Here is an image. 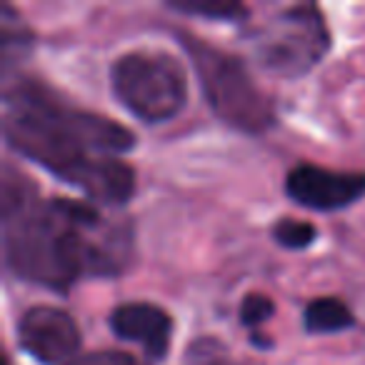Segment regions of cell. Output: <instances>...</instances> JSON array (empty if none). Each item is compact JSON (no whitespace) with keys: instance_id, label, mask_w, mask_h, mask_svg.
I'll return each instance as SVG.
<instances>
[{"instance_id":"obj_1","label":"cell","mask_w":365,"mask_h":365,"mask_svg":"<svg viewBox=\"0 0 365 365\" xmlns=\"http://www.w3.org/2000/svg\"><path fill=\"white\" fill-rule=\"evenodd\" d=\"M3 258L16 278L68 293L83 278H113L133 258V230L91 200H41L26 178L3 175Z\"/></svg>"},{"instance_id":"obj_2","label":"cell","mask_w":365,"mask_h":365,"mask_svg":"<svg viewBox=\"0 0 365 365\" xmlns=\"http://www.w3.org/2000/svg\"><path fill=\"white\" fill-rule=\"evenodd\" d=\"M3 138L18 155L96 205H123L135 193V170L123 160L135 148V135L110 118L66 103L41 81H6Z\"/></svg>"},{"instance_id":"obj_3","label":"cell","mask_w":365,"mask_h":365,"mask_svg":"<svg viewBox=\"0 0 365 365\" xmlns=\"http://www.w3.org/2000/svg\"><path fill=\"white\" fill-rule=\"evenodd\" d=\"M178 38L198 73L203 96L218 120L250 135H260L275 125L273 103L258 88L243 61L190 33H178Z\"/></svg>"},{"instance_id":"obj_4","label":"cell","mask_w":365,"mask_h":365,"mask_svg":"<svg viewBox=\"0 0 365 365\" xmlns=\"http://www.w3.org/2000/svg\"><path fill=\"white\" fill-rule=\"evenodd\" d=\"M110 88L138 120L155 125L175 118L188 101V76L180 61L158 51H133L110 68Z\"/></svg>"},{"instance_id":"obj_5","label":"cell","mask_w":365,"mask_h":365,"mask_svg":"<svg viewBox=\"0 0 365 365\" xmlns=\"http://www.w3.org/2000/svg\"><path fill=\"white\" fill-rule=\"evenodd\" d=\"M248 43L263 71L300 78L325 58L330 31L318 6H293L255 28Z\"/></svg>"},{"instance_id":"obj_6","label":"cell","mask_w":365,"mask_h":365,"mask_svg":"<svg viewBox=\"0 0 365 365\" xmlns=\"http://www.w3.org/2000/svg\"><path fill=\"white\" fill-rule=\"evenodd\" d=\"M18 343L41 365H68L78 358L81 330L71 313L56 305H36L18 320Z\"/></svg>"},{"instance_id":"obj_7","label":"cell","mask_w":365,"mask_h":365,"mask_svg":"<svg viewBox=\"0 0 365 365\" xmlns=\"http://www.w3.org/2000/svg\"><path fill=\"white\" fill-rule=\"evenodd\" d=\"M285 193L303 208L333 213L365 198V173L300 163L285 175Z\"/></svg>"},{"instance_id":"obj_8","label":"cell","mask_w":365,"mask_h":365,"mask_svg":"<svg viewBox=\"0 0 365 365\" xmlns=\"http://www.w3.org/2000/svg\"><path fill=\"white\" fill-rule=\"evenodd\" d=\"M113 335L145 350L150 360H163L170 350L173 318L153 303H123L108 318Z\"/></svg>"},{"instance_id":"obj_9","label":"cell","mask_w":365,"mask_h":365,"mask_svg":"<svg viewBox=\"0 0 365 365\" xmlns=\"http://www.w3.org/2000/svg\"><path fill=\"white\" fill-rule=\"evenodd\" d=\"M303 325L313 335H333L350 330L355 325V315L338 298H315L305 305Z\"/></svg>"},{"instance_id":"obj_10","label":"cell","mask_w":365,"mask_h":365,"mask_svg":"<svg viewBox=\"0 0 365 365\" xmlns=\"http://www.w3.org/2000/svg\"><path fill=\"white\" fill-rule=\"evenodd\" d=\"M3 73H8V68L16 61H21V53L28 51L33 46V36L26 28L21 16H16L13 6H6L3 11Z\"/></svg>"},{"instance_id":"obj_11","label":"cell","mask_w":365,"mask_h":365,"mask_svg":"<svg viewBox=\"0 0 365 365\" xmlns=\"http://www.w3.org/2000/svg\"><path fill=\"white\" fill-rule=\"evenodd\" d=\"M273 240L285 250H305L318 240V228L308 220L283 218L273 225Z\"/></svg>"},{"instance_id":"obj_12","label":"cell","mask_w":365,"mask_h":365,"mask_svg":"<svg viewBox=\"0 0 365 365\" xmlns=\"http://www.w3.org/2000/svg\"><path fill=\"white\" fill-rule=\"evenodd\" d=\"M273 315H275V303L263 293H248L243 298V303H240V310H238L240 323H243L245 328L253 330V333L260 328V325L268 323Z\"/></svg>"},{"instance_id":"obj_13","label":"cell","mask_w":365,"mask_h":365,"mask_svg":"<svg viewBox=\"0 0 365 365\" xmlns=\"http://www.w3.org/2000/svg\"><path fill=\"white\" fill-rule=\"evenodd\" d=\"M168 8L185 16H203V18H218V21H240L248 16V8L243 3H213V6H188V3H168Z\"/></svg>"},{"instance_id":"obj_14","label":"cell","mask_w":365,"mask_h":365,"mask_svg":"<svg viewBox=\"0 0 365 365\" xmlns=\"http://www.w3.org/2000/svg\"><path fill=\"white\" fill-rule=\"evenodd\" d=\"M188 365H238L228 350L213 338L198 340L188 353Z\"/></svg>"},{"instance_id":"obj_15","label":"cell","mask_w":365,"mask_h":365,"mask_svg":"<svg viewBox=\"0 0 365 365\" xmlns=\"http://www.w3.org/2000/svg\"><path fill=\"white\" fill-rule=\"evenodd\" d=\"M68 365H148V363L130 353H123V350H93V353L78 355Z\"/></svg>"}]
</instances>
